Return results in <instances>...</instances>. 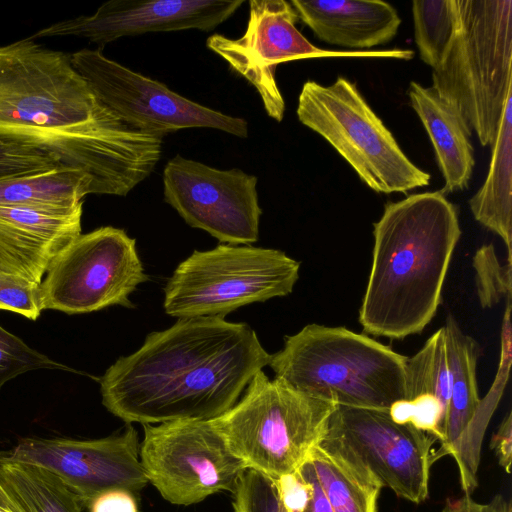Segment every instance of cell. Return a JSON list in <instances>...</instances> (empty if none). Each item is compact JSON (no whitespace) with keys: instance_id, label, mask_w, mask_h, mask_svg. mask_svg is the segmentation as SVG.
<instances>
[{"instance_id":"4fadbf2b","label":"cell","mask_w":512,"mask_h":512,"mask_svg":"<svg viewBox=\"0 0 512 512\" xmlns=\"http://www.w3.org/2000/svg\"><path fill=\"white\" fill-rule=\"evenodd\" d=\"M162 180L164 201L189 226L221 243L249 245L258 240L262 210L256 176L177 154L166 163Z\"/></svg>"},{"instance_id":"484cf974","label":"cell","mask_w":512,"mask_h":512,"mask_svg":"<svg viewBox=\"0 0 512 512\" xmlns=\"http://www.w3.org/2000/svg\"><path fill=\"white\" fill-rule=\"evenodd\" d=\"M412 15L420 58L434 69L441 62L455 31V0H415Z\"/></svg>"},{"instance_id":"8fae6325","label":"cell","mask_w":512,"mask_h":512,"mask_svg":"<svg viewBox=\"0 0 512 512\" xmlns=\"http://www.w3.org/2000/svg\"><path fill=\"white\" fill-rule=\"evenodd\" d=\"M298 16L285 0H250L244 34L236 39L221 34L207 38L206 46L244 77L259 94L268 116L280 122L285 101L276 81L279 64L314 57H380L408 60L407 49L335 51L313 45L297 29Z\"/></svg>"},{"instance_id":"4316f807","label":"cell","mask_w":512,"mask_h":512,"mask_svg":"<svg viewBox=\"0 0 512 512\" xmlns=\"http://www.w3.org/2000/svg\"><path fill=\"white\" fill-rule=\"evenodd\" d=\"M482 308H491L511 295V263L502 265L492 244L482 245L472 261Z\"/></svg>"},{"instance_id":"f1b7e54d","label":"cell","mask_w":512,"mask_h":512,"mask_svg":"<svg viewBox=\"0 0 512 512\" xmlns=\"http://www.w3.org/2000/svg\"><path fill=\"white\" fill-rule=\"evenodd\" d=\"M234 512H287L270 477L247 469L233 492Z\"/></svg>"},{"instance_id":"7a4b0ae2","label":"cell","mask_w":512,"mask_h":512,"mask_svg":"<svg viewBox=\"0 0 512 512\" xmlns=\"http://www.w3.org/2000/svg\"><path fill=\"white\" fill-rule=\"evenodd\" d=\"M270 359L246 323L179 318L106 370L102 404L128 424L213 420L234 406Z\"/></svg>"},{"instance_id":"e0dca14e","label":"cell","mask_w":512,"mask_h":512,"mask_svg":"<svg viewBox=\"0 0 512 512\" xmlns=\"http://www.w3.org/2000/svg\"><path fill=\"white\" fill-rule=\"evenodd\" d=\"M82 206L71 212L0 206V272L41 284L56 257L81 234Z\"/></svg>"},{"instance_id":"836d02e7","label":"cell","mask_w":512,"mask_h":512,"mask_svg":"<svg viewBox=\"0 0 512 512\" xmlns=\"http://www.w3.org/2000/svg\"><path fill=\"white\" fill-rule=\"evenodd\" d=\"M490 448L498 460L499 465L509 474L512 461V416L509 412L501 422L490 441Z\"/></svg>"},{"instance_id":"83f0119b","label":"cell","mask_w":512,"mask_h":512,"mask_svg":"<svg viewBox=\"0 0 512 512\" xmlns=\"http://www.w3.org/2000/svg\"><path fill=\"white\" fill-rule=\"evenodd\" d=\"M38 369L71 371L0 326V389L18 375Z\"/></svg>"},{"instance_id":"603a6c76","label":"cell","mask_w":512,"mask_h":512,"mask_svg":"<svg viewBox=\"0 0 512 512\" xmlns=\"http://www.w3.org/2000/svg\"><path fill=\"white\" fill-rule=\"evenodd\" d=\"M487 177L469 200L476 221L497 234L507 247L511 263L512 243V95L505 103Z\"/></svg>"},{"instance_id":"7c38bea8","label":"cell","mask_w":512,"mask_h":512,"mask_svg":"<svg viewBox=\"0 0 512 512\" xmlns=\"http://www.w3.org/2000/svg\"><path fill=\"white\" fill-rule=\"evenodd\" d=\"M70 56L74 68L102 103L144 132L163 138L181 129L212 128L241 138L248 135L245 119L194 102L107 58L100 48H84Z\"/></svg>"},{"instance_id":"ffe728a7","label":"cell","mask_w":512,"mask_h":512,"mask_svg":"<svg viewBox=\"0 0 512 512\" xmlns=\"http://www.w3.org/2000/svg\"><path fill=\"white\" fill-rule=\"evenodd\" d=\"M410 105L423 124L433 145L444 178L442 194L468 187L475 165L469 131L457 109L432 86L412 81L408 88Z\"/></svg>"},{"instance_id":"5bb4252c","label":"cell","mask_w":512,"mask_h":512,"mask_svg":"<svg viewBox=\"0 0 512 512\" xmlns=\"http://www.w3.org/2000/svg\"><path fill=\"white\" fill-rule=\"evenodd\" d=\"M23 463L44 468L57 476L82 506L103 493L124 490L133 494L149 482L140 461L137 430L100 439L24 438L0 453V464Z\"/></svg>"},{"instance_id":"8d00e7d4","label":"cell","mask_w":512,"mask_h":512,"mask_svg":"<svg viewBox=\"0 0 512 512\" xmlns=\"http://www.w3.org/2000/svg\"><path fill=\"white\" fill-rule=\"evenodd\" d=\"M0 507L11 512H19V509L10 500L0 485Z\"/></svg>"},{"instance_id":"7402d4cb","label":"cell","mask_w":512,"mask_h":512,"mask_svg":"<svg viewBox=\"0 0 512 512\" xmlns=\"http://www.w3.org/2000/svg\"><path fill=\"white\" fill-rule=\"evenodd\" d=\"M450 374V403L446 440L440 449L433 451V461L452 455L460 439L470 428L480 410L476 366L480 348L478 343L464 333L452 315L444 326Z\"/></svg>"},{"instance_id":"8992f818","label":"cell","mask_w":512,"mask_h":512,"mask_svg":"<svg viewBox=\"0 0 512 512\" xmlns=\"http://www.w3.org/2000/svg\"><path fill=\"white\" fill-rule=\"evenodd\" d=\"M234 406L211 420L247 469L273 480L294 473L326 434L337 408L258 371Z\"/></svg>"},{"instance_id":"6da1fadb","label":"cell","mask_w":512,"mask_h":512,"mask_svg":"<svg viewBox=\"0 0 512 512\" xmlns=\"http://www.w3.org/2000/svg\"><path fill=\"white\" fill-rule=\"evenodd\" d=\"M0 135L85 172L94 194L116 196L152 173L163 143L105 106L70 54L30 38L0 46Z\"/></svg>"},{"instance_id":"30bf717a","label":"cell","mask_w":512,"mask_h":512,"mask_svg":"<svg viewBox=\"0 0 512 512\" xmlns=\"http://www.w3.org/2000/svg\"><path fill=\"white\" fill-rule=\"evenodd\" d=\"M148 279L135 239L123 229L100 227L77 236L56 257L40 284L42 307L66 314L132 308L129 296Z\"/></svg>"},{"instance_id":"ac0fdd59","label":"cell","mask_w":512,"mask_h":512,"mask_svg":"<svg viewBox=\"0 0 512 512\" xmlns=\"http://www.w3.org/2000/svg\"><path fill=\"white\" fill-rule=\"evenodd\" d=\"M298 19L321 41L352 51L390 42L401 24L396 9L381 0H292Z\"/></svg>"},{"instance_id":"d6986e66","label":"cell","mask_w":512,"mask_h":512,"mask_svg":"<svg viewBox=\"0 0 512 512\" xmlns=\"http://www.w3.org/2000/svg\"><path fill=\"white\" fill-rule=\"evenodd\" d=\"M450 403V374L445 329L441 327L406 363L405 399L388 410L398 423H409L446 440Z\"/></svg>"},{"instance_id":"e575fe53","label":"cell","mask_w":512,"mask_h":512,"mask_svg":"<svg viewBox=\"0 0 512 512\" xmlns=\"http://www.w3.org/2000/svg\"><path fill=\"white\" fill-rule=\"evenodd\" d=\"M88 509L90 512H138L134 494L124 490L103 493Z\"/></svg>"},{"instance_id":"52a82bcc","label":"cell","mask_w":512,"mask_h":512,"mask_svg":"<svg viewBox=\"0 0 512 512\" xmlns=\"http://www.w3.org/2000/svg\"><path fill=\"white\" fill-rule=\"evenodd\" d=\"M296 114L373 191L405 193L429 184L430 174L411 162L356 84L347 78L339 76L328 86L306 81L299 94Z\"/></svg>"},{"instance_id":"9c48e42d","label":"cell","mask_w":512,"mask_h":512,"mask_svg":"<svg viewBox=\"0 0 512 512\" xmlns=\"http://www.w3.org/2000/svg\"><path fill=\"white\" fill-rule=\"evenodd\" d=\"M140 461L148 481L171 504L188 506L234 492L247 470L211 420L143 425Z\"/></svg>"},{"instance_id":"cb8c5ba5","label":"cell","mask_w":512,"mask_h":512,"mask_svg":"<svg viewBox=\"0 0 512 512\" xmlns=\"http://www.w3.org/2000/svg\"><path fill=\"white\" fill-rule=\"evenodd\" d=\"M88 194H94L90 176L66 166L0 180V206L71 212Z\"/></svg>"},{"instance_id":"d6a6232c","label":"cell","mask_w":512,"mask_h":512,"mask_svg":"<svg viewBox=\"0 0 512 512\" xmlns=\"http://www.w3.org/2000/svg\"><path fill=\"white\" fill-rule=\"evenodd\" d=\"M297 471L308 484V500L303 512H333L308 458Z\"/></svg>"},{"instance_id":"44dd1931","label":"cell","mask_w":512,"mask_h":512,"mask_svg":"<svg viewBox=\"0 0 512 512\" xmlns=\"http://www.w3.org/2000/svg\"><path fill=\"white\" fill-rule=\"evenodd\" d=\"M308 459L333 512H377L383 486L344 442L326 433Z\"/></svg>"},{"instance_id":"ba28073f","label":"cell","mask_w":512,"mask_h":512,"mask_svg":"<svg viewBox=\"0 0 512 512\" xmlns=\"http://www.w3.org/2000/svg\"><path fill=\"white\" fill-rule=\"evenodd\" d=\"M300 263L283 251L220 244L194 251L164 287L165 313L179 318L214 316L290 294Z\"/></svg>"},{"instance_id":"1f68e13d","label":"cell","mask_w":512,"mask_h":512,"mask_svg":"<svg viewBox=\"0 0 512 512\" xmlns=\"http://www.w3.org/2000/svg\"><path fill=\"white\" fill-rule=\"evenodd\" d=\"M0 161L6 162H45L57 164L51 155L20 141L0 135Z\"/></svg>"},{"instance_id":"3957f363","label":"cell","mask_w":512,"mask_h":512,"mask_svg":"<svg viewBox=\"0 0 512 512\" xmlns=\"http://www.w3.org/2000/svg\"><path fill=\"white\" fill-rule=\"evenodd\" d=\"M373 226L360 324L378 337L418 334L436 314L461 236L456 207L440 191L411 194L388 202Z\"/></svg>"},{"instance_id":"5b68a950","label":"cell","mask_w":512,"mask_h":512,"mask_svg":"<svg viewBox=\"0 0 512 512\" xmlns=\"http://www.w3.org/2000/svg\"><path fill=\"white\" fill-rule=\"evenodd\" d=\"M457 22L432 87L492 147L512 95V1L455 0Z\"/></svg>"},{"instance_id":"2e32d148","label":"cell","mask_w":512,"mask_h":512,"mask_svg":"<svg viewBox=\"0 0 512 512\" xmlns=\"http://www.w3.org/2000/svg\"><path fill=\"white\" fill-rule=\"evenodd\" d=\"M242 0H110L92 15L56 22L30 39L77 36L106 44L124 36L188 29L212 31L230 18Z\"/></svg>"},{"instance_id":"74e56055","label":"cell","mask_w":512,"mask_h":512,"mask_svg":"<svg viewBox=\"0 0 512 512\" xmlns=\"http://www.w3.org/2000/svg\"><path fill=\"white\" fill-rule=\"evenodd\" d=\"M0 512H11V511H8V510L3 509V508L0 507Z\"/></svg>"},{"instance_id":"4dcf8cb0","label":"cell","mask_w":512,"mask_h":512,"mask_svg":"<svg viewBox=\"0 0 512 512\" xmlns=\"http://www.w3.org/2000/svg\"><path fill=\"white\" fill-rule=\"evenodd\" d=\"M287 512H303L308 500V484L296 470L274 480Z\"/></svg>"},{"instance_id":"f546056e","label":"cell","mask_w":512,"mask_h":512,"mask_svg":"<svg viewBox=\"0 0 512 512\" xmlns=\"http://www.w3.org/2000/svg\"><path fill=\"white\" fill-rule=\"evenodd\" d=\"M0 309L36 320L43 310L40 284L0 272Z\"/></svg>"},{"instance_id":"d590c367","label":"cell","mask_w":512,"mask_h":512,"mask_svg":"<svg viewBox=\"0 0 512 512\" xmlns=\"http://www.w3.org/2000/svg\"><path fill=\"white\" fill-rule=\"evenodd\" d=\"M57 164L45 162H6L0 161V180L19 177L31 173L53 169Z\"/></svg>"},{"instance_id":"d4e9b609","label":"cell","mask_w":512,"mask_h":512,"mask_svg":"<svg viewBox=\"0 0 512 512\" xmlns=\"http://www.w3.org/2000/svg\"><path fill=\"white\" fill-rule=\"evenodd\" d=\"M0 485L19 512H81L82 504L57 476L32 464H0Z\"/></svg>"},{"instance_id":"277c9868","label":"cell","mask_w":512,"mask_h":512,"mask_svg":"<svg viewBox=\"0 0 512 512\" xmlns=\"http://www.w3.org/2000/svg\"><path fill=\"white\" fill-rule=\"evenodd\" d=\"M407 356L345 327L308 324L269 362L276 379L340 406L389 410L405 399Z\"/></svg>"},{"instance_id":"9a60e30c","label":"cell","mask_w":512,"mask_h":512,"mask_svg":"<svg viewBox=\"0 0 512 512\" xmlns=\"http://www.w3.org/2000/svg\"><path fill=\"white\" fill-rule=\"evenodd\" d=\"M326 433L344 442L383 487L415 504L429 496L436 438L409 423L394 421L388 410L338 405Z\"/></svg>"}]
</instances>
